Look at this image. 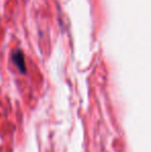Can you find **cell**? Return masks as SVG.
Instances as JSON below:
<instances>
[{"label": "cell", "instance_id": "6da1fadb", "mask_svg": "<svg viewBox=\"0 0 151 152\" xmlns=\"http://www.w3.org/2000/svg\"><path fill=\"white\" fill-rule=\"evenodd\" d=\"M12 60H14V63L16 64V66L19 68V70L22 74L26 72V63H25L24 54L20 50L14 51V53H12Z\"/></svg>", "mask_w": 151, "mask_h": 152}]
</instances>
